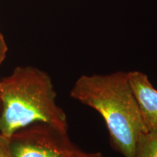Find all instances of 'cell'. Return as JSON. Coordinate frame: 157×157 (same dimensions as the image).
Instances as JSON below:
<instances>
[{"label":"cell","instance_id":"4","mask_svg":"<svg viewBox=\"0 0 157 157\" xmlns=\"http://www.w3.org/2000/svg\"><path fill=\"white\" fill-rule=\"evenodd\" d=\"M129 81L136 98L146 134L157 136V90L148 76L138 71L128 72Z\"/></svg>","mask_w":157,"mask_h":157},{"label":"cell","instance_id":"1","mask_svg":"<svg viewBox=\"0 0 157 157\" xmlns=\"http://www.w3.org/2000/svg\"><path fill=\"white\" fill-rule=\"evenodd\" d=\"M70 96L101 115L118 152L135 157L139 137L146 132L128 72L84 74L74 83Z\"/></svg>","mask_w":157,"mask_h":157},{"label":"cell","instance_id":"6","mask_svg":"<svg viewBox=\"0 0 157 157\" xmlns=\"http://www.w3.org/2000/svg\"><path fill=\"white\" fill-rule=\"evenodd\" d=\"M0 157H12L9 148V139L0 134Z\"/></svg>","mask_w":157,"mask_h":157},{"label":"cell","instance_id":"2","mask_svg":"<svg viewBox=\"0 0 157 157\" xmlns=\"http://www.w3.org/2000/svg\"><path fill=\"white\" fill-rule=\"evenodd\" d=\"M56 98L48 73L31 66L17 67L0 81V134L10 138L36 123H45L68 132L67 116Z\"/></svg>","mask_w":157,"mask_h":157},{"label":"cell","instance_id":"5","mask_svg":"<svg viewBox=\"0 0 157 157\" xmlns=\"http://www.w3.org/2000/svg\"><path fill=\"white\" fill-rule=\"evenodd\" d=\"M135 157H157V136L144 133L139 137Z\"/></svg>","mask_w":157,"mask_h":157},{"label":"cell","instance_id":"9","mask_svg":"<svg viewBox=\"0 0 157 157\" xmlns=\"http://www.w3.org/2000/svg\"><path fill=\"white\" fill-rule=\"evenodd\" d=\"M101 157H103V156H101Z\"/></svg>","mask_w":157,"mask_h":157},{"label":"cell","instance_id":"7","mask_svg":"<svg viewBox=\"0 0 157 157\" xmlns=\"http://www.w3.org/2000/svg\"><path fill=\"white\" fill-rule=\"evenodd\" d=\"M7 52V46L2 34L0 31V66L5 60Z\"/></svg>","mask_w":157,"mask_h":157},{"label":"cell","instance_id":"8","mask_svg":"<svg viewBox=\"0 0 157 157\" xmlns=\"http://www.w3.org/2000/svg\"><path fill=\"white\" fill-rule=\"evenodd\" d=\"M101 153H86L77 148L68 157H101Z\"/></svg>","mask_w":157,"mask_h":157},{"label":"cell","instance_id":"3","mask_svg":"<svg viewBox=\"0 0 157 157\" xmlns=\"http://www.w3.org/2000/svg\"><path fill=\"white\" fill-rule=\"evenodd\" d=\"M8 139L12 157H68L78 148L68 132L45 123L29 125Z\"/></svg>","mask_w":157,"mask_h":157}]
</instances>
